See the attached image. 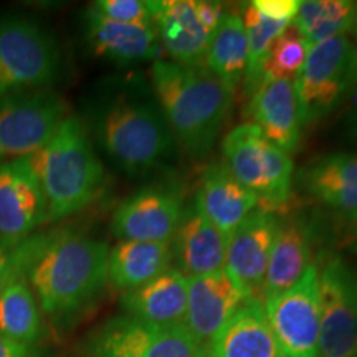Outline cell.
<instances>
[{"label": "cell", "instance_id": "cell-3", "mask_svg": "<svg viewBox=\"0 0 357 357\" xmlns=\"http://www.w3.org/2000/svg\"><path fill=\"white\" fill-rule=\"evenodd\" d=\"M149 83L178 151L190 159L208 158L229 119L234 95L205 65L154 61Z\"/></svg>", "mask_w": 357, "mask_h": 357}, {"label": "cell", "instance_id": "cell-1", "mask_svg": "<svg viewBox=\"0 0 357 357\" xmlns=\"http://www.w3.org/2000/svg\"><path fill=\"white\" fill-rule=\"evenodd\" d=\"M79 118L96 151L129 177L158 172L178 153L153 86L142 75L102 79L86 98Z\"/></svg>", "mask_w": 357, "mask_h": 357}, {"label": "cell", "instance_id": "cell-22", "mask_svg": "<svg viewBox=\"0 0 357 357\" xmlns=\"http://www.w3.org/2000/svg\"><path fill=\"white\" fill-rule=\"evenodd\" d=\"M192 202L227 238L260 204L252 192L231 176L222 160L211 162L204 169L199 190Z\"/></svg>", "mask_w": 357, "mask_h": 357}, {"label": "cell", "instance_id": "cell-5", "mask_svg": "<svg viewBox=\"0 0 357 357\" xmlns=\"http://www.w3.org/2000/svg\"><path fill=\"white\" fill-rule=\"evenodd\" d=\"M222 162L268 211L287 205L293 192V160L253 123L240 124L222 141Z\"/></svg>", "mask_w": 357, "mask_h": 357}, {"label": "cell", "instance_id": "cell-6", "mask_svg": "<svg viewBox=\"0 0 357 357\" xmlns=\"http://www.w3.org/2000/svg\"><path fill=\"white\" fill-rule=\"evenodd\" d=\"M61 68L55 35L29 17L0 20V98L53 88Z\"/></svg>", "mask_w": 357, "mask_h": 357}, {"label": "cell", "instance_id": "cell-2", "mask_svg": "<svg viewBox=\"0 0 357 357\" xmlns=\"http://www.w3.org/2000/svg\"><path fill=\"white\" fill-rule=\"evenodd\" d=\"M109 245L83 231H37L22 265L43 316L65 324L95 303L108 284Z\"/></svg>", "mask_w": 357, "mask_h": 357}, {"label": "cell", "instance_id": "cell-16", "mask_svg": "<svg viewBox=\"0 0 357 357\" xmlns=\"http://www.w3.org/2000/svg\"><path fill=\"white\" fill-rule=\"evenodd\" d=\"M83 32L93 55L118 68H129L147 61L154 63L162 53L154 24H118L102 19L88 8Z\"/></svg>", "mask_w": 357, "mask_h": 357}, {"label": "cell", "instance_id": "cell-34", "mask_svg": "<svg viewBox=\"0 0 357 357\" xmlns=\"http://www.w3.org/2000/svg\"><path fill=\"white\" fill-rule=\"evenodd\" d=\"M0 357H43L40 346H29L0 336Z\"/></svg>", "mask_w": 357, "mask_h": 357}, {"label": "cell", "instance_id": "cell-18", "mask_svg": "<svg viewBox=\"0 0 357 357\" xmlns=\"http://www.w3.org/2000/svg\"><path fill=\"white\" fill-rule=\"evenodd\" d=\"M298 177L311 199L349 225H357V154L319 155L310 160Z\"/></svg>", "mask_w": 357, "mask_h": 357}, {"label": "cell", "instance_id": "cell-10", "mask_svg": "<svg viewBox=\"0 0 357 357\" xmlns=\"http://www.w3.org/2000/svg\"><path fill=\"white\" fill-rule=\"evenodd\" d=\"M321 331L318 357H357V268L339 255L318 265Z\"/></svg>", "mask_w": 357, "mask_h": 357}, {"label": "cell", "instance_id": "cell-4", "mask_svg": "<svg viewBox=\"0 0 357 357\" xmlns=\"http://www.w3.org/2000/svg\"><path fill=\"white\" fill-rule=\"evenodd\" d=\"M29 160L47 199L48 222L84 211L105 187V164L78 114H70Z\"/></svg>", "mask_w": 357, "mask_h": 357}, {"label": "cell", "instance_id": "cell-36", "mask_svg": "<svg viewBox=\"0 0 357 357\" xmlns=\"http://www.w3.org/2000/svg\"><path fill=\"white\" fill-rule=\"evenodd\" d=\"M349 230H351V235H349V245L351 252H354L357 255V225H349Z\"/></svg>", "mask_w": 357, "mask_h": 357}, {"label": "cell", "instance_id": "cell-28", "mask_svg": "<svg viewBox=\"0 0 357 357\" xmlns=\"http://www.w3.org/2000/svg\"><path fill=\"white\" fill-rule=\"evenodd\" d=\"M356 6L349 0H306L301 2L293 26L310 47H316L354 29Z\"/></svg>", "mask_w": 357, "mask_h": 357}, {"label": "cell", "instance_id": "cell-27", "mask_svg": "<svg viewBox=\"0 0 357 357\" xmlns=\"http://www.w3.org/2000/svg\"><path fill=\"white\" fill-rule=\"evenodd\" d=\"M247 61L248 40L242 15L225 12L208 45L204 65L235 96L240 84H243Z\"/></svg>", "mask_w": 357, "mask_h": 357}, {"label": "cell", "instance_id": "cell-7", "mask_svg": "<svg viewBox=\"0 0 357 357\" xmlns=\"http://www.w3.org/2000/svg\"><path fill=\"white\" fill-rule=\"evenodd\" d=\"M303 126L323 121L339 108L357 86V45L349 35H339L311 47L294 78Z\"/></svg>", "mask_w": 357, "mask_h": 357}, {"label": "cell", "instance_id": "cell-13", "mask_svg": "<svg viewBox=\"0 0 357 357\" xmlns=\"http://www.w3.org/2000/svg\"><path fill=\"white\" fill-rule=\"evenodd\" d=\"M185 207L184 192L177 184L144 185L116 207L111 231L118 240L171 243Z\"/></svg>", "mask_w": 357, "mask_h": 357}, {"label": "cell", "instance_id": "cell-23", "mask_svg": "<svg viewBox=\"0 0 357 357\" xmlns=\"http://www.w3.org/2000/svg\"><path fill=\"white\" fill-rule=\"evenodd\" d=\"M312 229L306 218L280 217V225L263 281L261 301L287 291L312 265Z\"/></svg>", "mask_w": 357, "mask_h": 357}, {"label": "cell", "instance_id": "cell-32", "mask_svg": "<svg viewBox=\"0 0 357 357\" xmlns=\"http://www.w3.org/2000/svg\"><path fill=\"white\" fill-rule=\"evenodd\" d=\"M30 238H7L0 236V291L6 287V283L12 278L17 271L22 270L26 252L30 247Z\"/></svg>", "mask_w": 357, "mask_h": 357}, {"label": "cell", "instance_id": "cell-25", "mask_svg": "<svg viewBox=\"0 0 357 357\" xmlns=\"http://www.w3.org/2000/svg\"><path fill=\"white\" fill-rule=\"evenodd\" d=\"M174 263L171 243L118 240L108 253V283L123 293L149 283Z\"/></svg>", "mask_w": 357, "mask_h": 357}, {"label": "cell", "instance_id": "cell-31", "mask_svg": "<svg viewBox=\"0 0 357 357\" xmlns=\"http://www.w3.org/2000/svg\"><path fill=\"white\" fill-rule=\"evenodd\" d=\"M88 8L118 24H153V0H96Z\"/></svg>", "mask_w": 357, "mask_h": 357}, {"label": "cell", "instance_id": "cell-33", "mask_svg": "<svg viewBox=\"0 0 357 357\" xmlns=\"http://www.w3.org/2000/svg\"><path fill=\"white\" fill-rule=\"evenodd\" d=\"M253 7L268 19L291 25L300 10V0H255Z\"/></svg>", "mask_w": 357, "mask_h": 357}, {"label": "cell", "instance_id": "cell-15", "mask_svg": "<svg viewBox=\"0 0 357 357\" xmlns=\"http://www.w3.org/2000/svg\"><path fill=\"white\" fill-rule=\"evenodd\" d=\"M47 222V199L29 158L0 162V236L25 238Z\"/></svg>", "mask_w": 357, "mask_h": 357}, {"label": "cell", "instance_id": "cell-35", "mask_svg": "<svg viewBox=\"0 0 357 357\" xmlns=\"http://www.w3.org/2000/svg\"><path fill=\"white\" fill-rule=\"evenodd\" d=\"M344 132L347 139L352 142H357V102L352 106L349 113H347L344 119Z\"/></svg>", "mask_w": 357, "mask_h": 357}, {"label": "cell", "instance_id": "cell-26", "mask_svg": "<svg viewBox=\"0 0 357 357\" xmlns=\"http://www.w3.org/2000/svg\"><path fill=\"white\" fill-rule=\"evenodd\" d=\"M43 312L24 271L19 270L0 291V336L29 346L43 339Z\"/></svg>", "mask_w": 357, "mask_h": 357}, {"label": "cell", "instance_id": "cell-29", "mask_svg": "<svg viewBox=\"0 0 357 357\" xmlns=\"http://www.w3.org/2000/svg\"><path fill=\"white\" fill-rule=\"evenodd\" d=\"M242 20L245 30H247L248 40V61L243 78V86L248 95H253V91L261 83L263 63H265L270 47L288 29L289 24L268 19V17L253 7V3L245 7Z\"/></svg>", "mask_w": 357, "mask_h": 357}, {"label": "cell", "instance_id": "cell-8", "mask_svg": "<svg viewBox=\"0 0 357 357\" xmlns=\"http://www.w3.org/2000/svg\"><path fill=\"white\" fill-rule=\"evenodd\" d=\"M70 114L68 102L53 88L0 98V162L38 153Z\"/></svg>", "mask_w": 357, "mask_h": 357}, {"label": "cell", "instance_id": "cell-30", "mask_svg": "<svg viewBox=\"0 0 357 357\" xmlns=\"http://www.w3.org/2000/svg\"><path fill=\"white\" fill-rule=\"evenodd\" d=\"M311 47L298 33L293 24L275 40L263 63L261 82L266 79H291L298 77Z\"/></svg>", "mask_w": 357, "mask_h": 357}, {"label": "cell", "instance_id": "cell-20", "mask_svg": "<svg viewBox=\"0 0 357 357\" xmlns=\"http://www.w3.org/2000/svg\"><path fill=\"white\" fill-rule=\"evenodd\" d=\"M174 261L187 278L225 270L227 236L192 202L172 238Z\"/></svg>", "mask_w": 357, "mask_h": 357}, {"label": "cell", "instance_id": "cell-21", "mask_svg": "<svg viewBox=\"0 0 357 357\" xmlns=\"http://www.w3.org/2000/svg\"><path fill=\"white\" fill-rule=\"evenodd\" d=\"M208 357H284L261 300L248 298L218 329L207 346Z\"/></svg>", "mask_w": 357, "mask_h": 357}, {"label": "cell", "instance_id": "cell-12", "mask_svg": "<svg viewBox=\"0 0 357 357\" xmlns=\"http://www.w3.org/2000/svg\"><path fill=\"white\" fill-rule=\"evenodd\" d=\"M153 24L162 50L178 65H204L208 45L223 17L215 2L153 0Z\"/></svg>", "mask_w": 357, "mask_h": 357}, {"label": "cell", "instance_id": "cell-17", "mask_svg": "<svg viewBox=\"0 0 357 357\" xmlns=\"http://www.w3.org/2000/svg\"><path fill=\"white\" fill-rule=\"evenodd\" d=\"M248 300L225 270L187 281L185 326L207 347L218 329Z\"/></svg>", "mask_w": 357, "mask_h": 357}, {"label": "cell", "instance_id": "cell-37", "mask_svg": "<svg viewBox=\"0 0 357 357\" xmlns=\"http://www.w3.org/2000/svg\"><path fill=\"white\" fill-rule=\"evenodd\" d=\"M354 29H356V33H357V6H356V22H354Z\"/></svg>", "mask_w": 357, "mask_h": 357}, {"label": "cell", "instance_id": "cell-9", "mask_svg": "<svg viewBox=\"0 0 357 357\" xmlns=\"http://www.w3.org/2000/svg\"><path fill=\"white\" fill-rule=\"evenodd\" d=\"M89 357H208L187 326H160L114 316L88 339Z\"/></svg>", "mask_w": 357, "mask_h": 357}, {"label": "cell", "instance_id": "cell-19", "mask_svg": "<svg viewBox=\"0 0 357 357\" xmlns=\"http://www.w3.org/2000/svg\"><path fill=\"white\" fill-rule=\"evenodd\" d=\"M248 114L263 136L287 154H293L301 141V116L291 79H266L252 95Z\"/></svg>", "mask_w": 357, "mask_h": 357}, {"label": "cell", "instance_id": "cell-11", "mask_svg": "<svg viewBox=\"0 0 357 357\" xmlns=\"http://www.w3.org/2000/svg\"><path fill=\"white\" fill-rule=\"evenodd\" d=\"M261 303L284 357H318L321 331L318 263H312L294 287Z\"/></svg>", "mask_w": 357, "mask_h": 357}, {"label": "cell", "instance_id": "cell-14", "mask_svg": "<svg viewBox=\"0 0 357 357\" xmlns=\"http://www.w3.org/2000/svg\"><path fill=\"white\" fill-rule=\"evenodd\" d=\"M278 225V213L257 208L227 238L225 271L247 298L261 300L263 281Z\"/></svg>", "mask_w": 357, "mask_h": 357}, {"label": "cell", "instance_id": "cell-24", "mask_svg": "<svg viewBox=\"0 0 357 357\" xmlns=\"http://www.w3.org/2000/svg\"><path fill=\"white\" fill-rule=\"evenodd\" d=\"M187 281L177 268L155 276L149 283L123 293L124 314L160 326H185Z\"/></svg>", "mask_w": 357, "mask_h": 357}]
</instances>
